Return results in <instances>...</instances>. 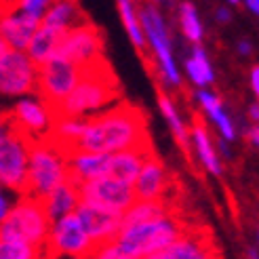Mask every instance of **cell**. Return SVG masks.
I'll return each instance as SVG.
<instances>
[{
    "label": "cell",
    "mask_w": 259,
    "mask_h": 259,
    "mask_svg": "<svg viewBox=\"0 0 259 259\" xmlns=\"http://www.w3.org/2000/svg\"><path fill=\"white\" fill-rule=\"evenodd\" d=\"M68 156V171L70 179L76 184L97 179L110 173V154L103 152H87V150H72Z\"/></svg>",
    "instance_id": "cell-18"
},
{
    "label": "cell",
    "mask_w": 259,
    "mask_h": 259,
    "mask_svg": "<svg viewBox=\"0 0 259 259\" xmlns=\"http://www.w3.org/2000/svg\"><path fill=\"white\" fill-rule=\"evenodd\" d=\"M82 21H87V15L78 0H55L42 17V23L53 25L61 32H66Z\"/></svg>",
    "instance_id": "cell-27"
},
{
    "label": "cell",
    "mask_w": 259,
    "mask_h": 259,
    "mask_svg": "<svg viewBox=\"0 0 259 259\" xmlns=\"http://www.w3.org/2000/svg\"><path fill=\"white\" fill-rule=\"evenodd\" d=\"M5 11V5H3V0H0V13H3Z\"/></svg>",
    "instance_id": "cell-46"
},
{
    "label": "cell",
    "mask_w": 259,
    "mask_h": 259,
    "mask_svg": "<svg viewBox=\"0 0 259 259\" xmlns=\"http://www.w3.org/2000/svg\"><path fill=\"white\" fill-rule=\"evenodd\" d=\"M40 23H42L40 19L28 15L21 9L9 7L0 13V36L9 45V49L25 51Z\"/></svg>",
    "instance_id": "cell-15"
},
{
    "label": "cell",
    "mask_w": 259,
    "mask_h": 259,
    "mask_svg": "<svg viewBox=\"0 0 259 259\" xmlns=\"http://www.w3.org/2000/svg\"><path fill=\"white\" fill-rule=\"evenodd\" d=\"M55 0H19L17 3V9H21L23 13H28V15L40 19L45 17V13L51 9V5H53Z\"/></svg>",
    "instance_id": "cell-32"
},
{
    "label": "cell",
    "mask_w": 259,
    "mask_h": 259,
    "mask_svg": "<svg viewBox=\"0 0 259 259\" xmlns=\"http://www.w3.org/2000/svg\"><path fill=\"white\" fill-rule=\"evenodd\" d=\"M78 190H80V200L120 211V213H124L137 200L133 186L124 184V181L116 179L112 175H103L97 179L84 181V184H78Z\"/></svg>",
    "instance_id": "cell-12"
},
{
    "label": "cell",
    "mask_w": 259,
    "mask_h": 259,
    "mask_svg": "<svg viewBox=\"0 0 259 259\" xmlns=\"http://www.w3.org/2000/svg\"><path fill=\"white\" fill-rule=\"evenodd\" d=\"M247 141L259 150V122H253L249 128H247Z\"/></svg>",
    "instance_id": "cell-37"
},
{
    "label": "cell",
    "mask_w": 259,
    "mask_h": 259,
    "mask_svg": "<svg viewBox=\"0 0 259 259\" xmlns=\"http://www.w3.org/2000/svg\"><path fill=\"white\" fill-rule=\"evenodd\" d=\"M61 36L63 32L53 28V25H47V23H40L38 30L34 32L32 40L25 49L28 57L36 63V66H42L45 61H49L51 57H55L57 49H59V42H61Z\"/></svg>",
    "instance_id": "cell-24"
},
{
    "label": "cell",
    "mask_w": 259,
    "mask_h": 259,
    "mask_svg": "<svg viewBox=\"0 0 259 259\" xmlns=\"http://www.w3.org/2000/svg\"><path fill=\"white\" fill-rule=\"evenodd\" d=\"M38 66L25 51L7 49L0 55V95L19 99L36 93Z\"/></svg>",
    "instance_id": "cell-9"
},
{
    "label": "cell",
    "mask_w": 259,
    "mask_h": 259,
    "mask_svg": "<svg viewBox=\"0 0 259 259\" xmlns=\"http://www.w3.org/2000/svg\"><path fill=\"white\" fill-rule=\"evenodd\" d=\"M184 70L188 74L190 82L196 87V89H206L215 82V70H213V63L206 55V51L200 45H192L190 53L184 61Z\"/></svg>",
    "instance_id": "cell-26"
},
{
    "label": "cell",
    "mask_w": 259,
    "mask_h": 259,
    "mask_svg": "<svg viewBox=\"0 0 259 259\" xmlns=\"http://www.w3.org/2000/svg\"><path fill=\"white\" fill-rule=\"evenodd\" d=\"M120 99H122L120 82L106 59L97 63V66L82 70L80 80L72 89V93L63 101H59L57 106H53V116L89 118V116L112 108Z\"/></svg>",
    "instance_id": "cell-2"
},
{
    "label": "cell",
    "mask_w": 259,
    "mask_h": 259,
    "mask_svg": "<svg viewBox=\"0 0 259 259\" xmlns=\"http://www.w3.org/2000/svg\"><path fill=\"white\" fill-rule=\"evenodd\" d=\"M190 141H192V150L196 152L200 164L213 177H222V173H224L222 156L217 154L215 141L211 139L209 131H206V126L200 120H194L192 122V126H190Z\"/></svg>",
    "instance_id": "cell-21"
},
{
    "label": "cell",
    "mask_w": 259,
    "mask_h": 259,
    "mask_svg": "<svg viewBox=\"0 0 259 259\" xmlns=\"http://www.w3.org/2000/svg\"><path fill=\"white\" fill-rule=\"evenodd\" d=\"M82 259H128V257L122 253L118 244H116V240H108V242L93 244L91 251Z\"/></svg>",
    "instance_id": "cell-31"
},
{
    "label": "cell",
    "mask_w": 259,
    "mask_h": 259,
    "mask_svg": "<svg viewBox=\"0 0 259 259\" xmlns=\"http://www.w3.org/2000/svg\"><path fill=\"white\" fill-rule=\"evenodd\" d=\"M247 114H249V120H251V122H259V101L251 103Z\"/></svg>",
    "instance_id": "cell-40"
},
{
    "label": "cell",
    "mask_w": 259,
    "mask_h": 259,
    "mask_svg": "<svg viewBox=\"0 0 259 259\" xmlns=\"http://www.w3.org/2000/svg\"><path fill=\"white\" fill-rule=\"evenodd\" d=\"M32 137L21 128L13 126V131L0 146V186L13 194H25L28 186V164H30V146Z\"/></svg>",
    "instance_id": "cell-8"
},
{
    "label": "cell",
    "mask_w": 259,
    "mask_h": 259,
    "mask_svg": "<svg viewBox=\"0 0 259 259\" xmlns=\"http://www.w3.org/2000/svg\"><path fill=\"white\" fill-rule=\"evenodd\" d=\"M55 55L87 70L91 66L106 61V38H103V32L95 23L87 19L63 32Z\"/></svg>",
    "instance_id": "cell-7"
},
{
    "label": "cell",
    "mask_w": 259,
    "mask_h": 259,
    "mask_svg": "<svg viewBox=\"0 0 259 259\" xmlns=\"http://www.w3.org/2000/svg\"><path fill=\"white\" fill-rule=\"evenodd\" d=\"M51 224L53 222L49 219L42 200L21 194L13 202L5 222L0 224V236L30 242L36 244V247H47Z\"/></svg>",
    "instance_id": "cell-6"
},
{
    "label": "cell",
    "mask_w": 259,
    "mask_h": 259,
    "mask_svg": "<svg viewBox=\"0 0 259 259\" xmlns=\"http://www.w3.org/2000/svg\"><path fill=\"white\" fill-rule=\"evenodd\" d=\"M70 177L68 156L49 137L34 139L30 146L28 164V186L25 194L42 200L47 194Z\"/></svg>",
    "instance_id": "cell-5"
},
{
    "label": "cell",
    "mask_w": 259,
    "mask_h": 259,
    "mask_svg": "<svg viewBox=\"0 0 259 259\" xmlns=\"http://www.w3.org/2000/svg\"><path fill=\"white\" fill-rule=\"evenodd\" d=\"M247 259H259V251L255 247H247Z\"/></svg>",
    "instance_id": "cell-42"
},
{
    "label": "cell",
    "mask_w": 259,
    "mask_h": 259,
    "mask_svg": "<svg viewBox=\"0 0 259 259\" xmlns=\"http://www.w3.org/2000/svg\"><path fill=\"white\" fill-rule=\"evenodd\" d=\"M171 213V206L166 200H141L137 198L122 215V224H139L148 219H156L160 215Z\"/></svg>",
    "instance_id": "cell-29"
},
{
    "label": "cell",
    "mask_w": 259,
    "mask_h": 259,
    "mask_svg": "<svg viewBox=\"0 0 259 259\" xmlns=\"http://www.w3.org/2000/svg\"><path fill=\"white\" fill-rule=\"evenodd\" d=\"M93 242H91L87 230L82 228L80 219L76 213L63 215L59 219H55L51 224V232H49V240H47V249L51 253V257H74V259H82Z\"/></svg>",
    "instance_id": "cell-11"
},
{
    "label": "cell",
    "mask_w": 259,
    "mask_h": 259,
    "mask_svg": "<svg viewBox=\"0 0 259 259\" xmlns=\"http://www.w3.org/2000/svg\"><path fill=\"white\" fill-rule=\"evenodd\" d=\"M186 230L188 226L171 211L156 219H148V222L122 224L114 240L128 259H148L150 255L169 247Z\"/></svg>",
    "instance_id": "cell-3"
},
{
    "label": "cell",
    "mask_w": 259,
    "mask_h": 259,
    "mask_svg": "<svg viewBox=\"0 0 259 259\" xmlns=\"http://www.w3.org/2000/svg\"><path fill=\"white\" fill-rule=\"evenodd\" d=\"M15 196H17V194H13V192L7 190L5 186H0V224H3L5 217L9 215L13 202H15Z\"/></svg>",
    "instance_id": "cell-33"
},
{
    "label": "cell",
    "mask_w": 259,
    "mask_h": 259,
    "mask_svg": "<svg viewBox=\"0 0 259 259\" xmlns=\"http://www.w3.org/2000/svg\"><path fill=\"white\" fill-rule=\"evenodd\" d=\"M0 259H53L47 247L0 236Z\"/></svg>",
    "instance_id": "cell-30"
},
{
    "label": "cell",
    "mask_w": 259,
    "mask_h": 259,
    "mask_svg": "<svg viewBox=\"0 0 259 259\" xmlns=\"http://www.w3.org/2000/svg\"><path fill=\"white\" fill-rule=\"evenodd\" d=\"M156 99H158V110L162 114V118L166 120V124H169L171 133L177 141V146L181 148V152L186 154V156H190L192 152V141H190V128H188V122L181 118V114L175 106V101L171 99V95L166 93L164 89H158L156 93Z\"/></svg>",
    "instance_id": "cell-23"
},
{
    "label": "cell",
    "mask_w": 259,
    "mask_h": 259,
    "mask_svg": "<svg viewBox=\"0 0 259 259\" xmlns=\"http://www.w3.org/2000/svg\"><path fill=\"white\" fill-rule=\"evenodd\" d=\"M215 148H217V154L222 158H226V160H230L232 158V148H230V141H226V139H222L219 137L217 141H215Z\"/></svg>",
    "instance_id": "cell-36"
},
{
    "label": "cell",
    "mask_w": 259,
    "mask_h": 259,
    "mask_svg": "<svg viewBox=\"0 0 259 259\" xmlns=\"http://www.w3.org/2000/svg\"><path fill=\"white\" fill-rule=\"evenodd\" d=\"M257 240H259V228H257Z\"/></svg>",
    "instance_id": "cell-47"
},
{
    "label": "cell",
    "mask_w": 259,
    "mask_h": 259,
    "mask_svg": "<svg viewBox=\"0 0 259 259\" xmlns=\"http://www.w3.org/2000/svg\"><path fill=\"white\" fill-rule=\"evenodd\" d=\"M215 21L217 23H222V25H226V23H230L232 21V11H230V7H217L215 9Z\"/></svg>",
    "instance_id": "cell-35"
},
{
    "label": "cell",
    "mask_w": 259,
    "mask_h": 259,
    "mask_svg": "<svg viewBox=\"0 0 259 259\" xmlns=\"http://www.w3.org/2000/svg\"><path fill=\"white\" fill-rule=\"evenodd\" d=\"M152 150L144 148H131V150H120L110 154V173L112 177L124 181V184H135V179L144 166V160Z\"/></svg>",
    "instance_id": "cell-22"
},
{
    "label": "cell",
    "mask_w": 259,
    "mask_h": 259,
    "mask_svg": "<svg viewBox=\"0 0 259 259\" xmlns=\"http://www.w3.org/2000/svg\"><path fill=\"white\" fill-rule=\"evenodd\" d=\"M236 51H238L240 57H249L253 53V45L247 40V38H242V40H238V45H236Z\"/></svg>",
    "instance_id": "cell-39"
},
{
    "label": "cell",
    "mask_w": 259,
    "mask_h": 259,
    "mask_svg": "<svg viewBox=\"0 0 259 259\" xmlns=\"http://www.w3.org/2000/svg\"><path fill=\"white\" fill-rule=\"evenodd\" d=\"M13 118L9 112H0V146H3V141L9 137V133L13 131Z\"/></svg>",
    "instance_id": "cell-34"
},
{
    "label": "cell",
    "mask_w": 259,
    "mask_h": 259,
    "mask_svg": "<svg viewBox=\"0 0 259 259\" xmlns=\"http://www.w3.org/2000/svg\"><path fill=\"white\" fill-rule=\"evenodd\" d=\"M226 3H228V5H240L242 0H226Z\"/></svg>",
    "instance_id": "cell-45"
},
{
    "label": "cell",
    "mask_w": 259,
    "mask_h": 259,
    "mask_svg": "<svg viewBox=\"0 0 259 259\" xmlns=\"http://www.w3.org/2000/svg\"><path fill=\"white\" fill-rule=\"evenodd\" d=\"M139 19H141V28L146 34V42H148V53L154 63L158 78L164 89H181L184 78L177 66V59L173 53V38L169 23H166L162 11L158 5L144 3L139 5Z\"/></svg>",
    "instance_id": "cell-4"
},
{
    "label": "cell",
    "mask_w": 259,
    "mask_h": 259,
    "mask_svg": "<svg viewBox=\"0 0 259 259\" xmlns=\"http://www.w3.org/2000/svg\"><path fill=\"white\" fill-rule=\"evenodd\" d=\"M80 202V190H78V184L72 181L70 177L66 181H61L57 188L51 190L47 196L42 198V206L49 215L51 222L63 217V215H70L76 211V206Z\"/></svg>",
    "instance_id": "cell-20"
},
{
    "label": "cell",
    "mask_w": 259,
    "mask_h": 259,
    "mask_svg": "<svg viewBox=\"0 0 259 259\" xmlns=\"http://www.w3.org/2000/svg\"><path fill=\"white\" fill-rule=\"evenodd\" d=\"M135 196L141 200H166L169 192V173H166L162 160L154 154V150L146 156L144 166L133 184Z\"/></svg>",
    "instance_id": "cell-16"
},
{
    "label": "cell",
    "mask_w": 259,
    "mask_h": 259,
    "mask_svg": "<svg viewBox=\"0 0 259 259\" xmlns=\"http://www.w3.org/2000/svg\"><path fill=\"white\" fill-rule=\"evenodd\" d=\"M249 82H251V89H253V95H255V99L259 101V66H253V68H251Z\"/></svg>",
    "instance_id": "cell-38"
},
{
    "label": "cell",
    "mask_w": 259,
    "mask_h": 259,
    "mask_svg": "<svg viewBox=\"0 0 259 259\" xmlns=\"http://www.w3.org/2000/svg\"><path fill=\"white\" fill-rule=\"evenodd\" d=\"M17 3H19V0H3L5 9H9V7H17Z\"/></svg>",
    "instance_id": "cell-43"
},
{
    "label": "cell",
    "mask_w": 259,
    "mask_h": 259,
    "mask_svg": "<svg viewBox=\"0 0 259 259\" xmlns=\"http://www.w3.org/2000/svg\"><path fill=\"white\" fill-rule=\"evenodd\" d=\"M116 7H118V15L128 34V40H131L137 53L144 57V61H148L150 53H148L144 28H141V19H139V3L137 0H116Z\"/></svg>",
    "instance_id": "cell-25"
},
{
    "label": "cell",
    "mask_w": 259,
    "mask_h": 259,
    "mask_svg": "<svg viewBox=\"0 0 259 259\" xmlns=\"http://www.w3.org/2000/svg\"><path fill=\"white\" fill-rule=\"evenodd\" d=\"M80 76H82V68L55 55L49 61H45L42 66H38L36 93L53 108L72 93V89L78 84Z\"/></svg>",
    "instance_id": "cell-10"
},
{
    "label": "cell",
    "mask_w": 259,
    "mask_h": 259,
    "mask_svg": "<svg viewBox=\"0 0 259 259\" xmlns=\"http://www.w3.org/2000/svg\"><path fill=\"white\" fill-rule=\"evenodd\" d=\"M242 5L247 7L253 15H257L259 17V0H242Z\"/></svg>",
    "instance_id": "cell-41"
},
{
    "label": "cell",
    "mask_w": 259,
    "mask_h": 259,
    "mask_svg": "<svg viewBox=\"0 0 259 259\" xmlns=\"http://www.w3.org/2000/svg\"><path fill=\"white\" fill-rule=\"evenodd\" d=\"M152 150L146 112L128 101H118L112 108L89 116L74 150L114 154L120 150Z\"/></svg>",
    "instance_id": "cell-1"
},
{
    "label": "cell",
    "mask_w": 259,
    "mask_h": 259,
    "mask_svg": "<svg viewBox=\"0 0 259 259\" xmlns=\"http://www.w3.org/2000/svg\"><path fill=\"white\" fill-rule=\"evenodd\" d=\"M9 114L13 118V124L21 128L32 139L49 137L51 126H53V118H55L51 103H47L38 93L19 97Z\"/></svg>",
    "instance_id": "cell-13"
},
{
    "label": "cell",
    "mask_w": 259,
    "mask_h": 259,
    "mask_svg": "<svg viewBox=\"0 0 259 259\" xmlns=\"http://www.w3.org/2000/svg\"><path fill=\"white\" fill-rule=\"evenodd\" d=\"M7 49H9V45H7L5 40H3V36H0V55H3V53H5V51H7Z\"/></svg>",
    "instance_id": "cell-44"
},
{
    "label": "cell",
    "mask_w": 259,
    "mask_h": 259,
    "mask_svg": "<svg viewBox=\"0 0 259 259\" xmlns=\"http://www.w3.org/2000/svg\"><path fill=\"white\" fill-rule=\"evenodd\" d=\"M166 3H171V0H166Z\"/></svg>",
    "instance_id": "cell-48"
},
{
    "label": "cell",
    "mask_w": 259,
    "mask_h": 259,
    "mask_svg": "<svg viewBox=\"0 0 259 259\" xmlns=\"http://www.w3.org/2000/svg\"><path fill=\"white\" fill-rule=\"evenodd\" d=\"M74 213L78 215L80 224L87 230V234L93 244L114 240L122 228V215L124 213L114 211V209H106V206H99V204L87 202V200H80Z\"/></svg>",
    "instance_id": "cell-14"
},
{
    "label": "cell",
    "mask_w": 259,
    "mask_h": 259,
    "mask_svg": "<svg viewBox=\"0 0 259 259\" xmlns=\"http://www.w3.org/2000/svg\"><path fill=\"white\" fill-rule=\"evenodd\" d=\"M196 103L200 106V110L206 114V118L215 124L219 137L232 144V141L236 139V135H238L236 122L232 120L230 112L224 108V103H222V99H219V95L213 93L209 87H206V89H196Z\"/></svg>",
    "instance_id": "cell-19"
},
{
    "label": "cell",
    "mask_w": 259,
    "mask_h": 259,
    "mask_svg": "<svg viewBox=\"0 0 259 259\" xmlns=\"http://www.w3.org/2000/svg\"><path fill=\"white\" fill-rule=\"evenodd\" d=\"M177 21H179V30L184 34V38L190 45H200L204 38V25L200 21L198 9L194 7V3L184 0L177 9Z\"/></svg>",
    "instance_id": "cell-28"
},
{
    "label": "cell",
    "mask_w": 259,
    "mask_h": 259,
    "mask_svg": "<svg viewBox=\"0 0 259 259\" xmlns=\"http://www.w3.org/2000/svg\"><path fill=\"white\" fill-rule=\"evenodd\" d=\"M148 259H219V257H217V251L213 249L211 240L186 230L169 247L150 255Z\"/></svg>",
    "instance_id": "cell-17"
}]
</instances>
